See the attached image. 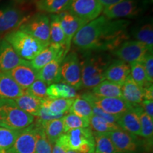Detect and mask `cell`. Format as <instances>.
Masks as SVG:
<instances>
[{"label":"cell","instance_id":"cell-30","mask_svg":"<svg viewBox=\"0 0 153 153\" xmlns=\"http://www.w3.org/2000/svg\"><path fill=\"white\" fill-rule=\"evenodd\" d=\"M91 89V92L99 97L122 98L121 86L108 80H104Z\"/></svg>","mask_w":153,"mask_h":153},{"label":"cell","instance_id":"cell-41","mask_svg":"<svg viewBox=\"0 0 153 153\" xmlns=\"http://www.w3.org/2000/svg\"><path fill=\"white\" fill-rule=\"evenodd\" d=\"M145 72H146L147 80L148 82H153V55L152 53L148 52L143 60Z\"/></svg>","mask_w":153,"mask_h":153},{"label":"cell","instance_id":"cell-21","mask_svg":"<svg viewBox=\"0 0 153 153\" xmlns=\"http://www.w3.org/2000/svg\"><path fill=\"white\" fill-rule=\"evenodd\" d=\"M63 58L64 57H58L37 71V79L44 82L47 85L59 83L61 81L60 65Z\"/></svg>","mask_w":153,"mask_h":153},{"label":"cell","instance_id":"cell-47","mask_svg":"<svg viewBox=\"0 0 153 153\" xmlns=\"http://www.w3.org/2000/svg\"><path fill=\"white\" fill-rule=\"evenodd\" d=\"M67 153H79V152H76V151L72 150H69V149H68V150H67Z\"/></svg>","mask_w":153,"mask_h":153},{"label":"cell","instance_id":"cell-27","mask_svg":"<svg viewBox=\"0 0 153 153\" xmlns=\"http://www.w3.org/2000/svg\"><path fill=\"white\" fill-rule=\"evenodd\" d=\"M72 0H38L36 8L42 13L58 14L68 11Z\"/></svg>","mask_w":153,"mask_h":153},{"label":"cell","instance_id":"cell-3","mask_svg":"<svg viewBox=\"0 0 153 153\" xmlns=\"http://www.w3.org/2000/svg\"><path fill=\"white\" fill-rule=\"evenodd\" d=\"M7 41L12 46L21 58L30 61L47 47L39 40L20 29L9 32L5 36Z\"/></svg>","mask_w":153,"mask_h":153},{"label":"cell","instance_id":"cell-1","mask_svg":"<svg viewBox=\"0 0 153 153\" xmlns=\"http://www.w3.org/2000/svg\"><path fill=\"white\" fill-rule=\"evenodd\" d=\"M130 24L126 19H108L99 16L78 30L72 42L84 51L112 53L129 39Z\"/></svg>","mask_w":153,"mask_h":153},{"label":"cell","instance_id":"cell-32","mask_svg":"<svg viewBox=\"0 0 153 153\" xmlns=\"http://www.w3.org/2000/svg\"><path fill=\"white\" fill-rule=\"evenodd\" d=\"M135 108L138 114L140 121V136L152 143L153 118L145 114L140 105H135Z\"/></svg>","mask_w":153,"mask_h":153},{"label":"cell","instance_id":"cell-15","mask_svg":"<svg viewBox=\"0 0 153 153\" xmlns=\"http://www.w3.org/2000/svg\"><path fill=\"white\" fill-rule=\"evenodd\" d=\"M38 124L36 122L21 130L12 150L16 153H36Z\"/></svg>","mask_w":153,"mask_h":153},{"label":"cell","instance_id":"cell-19","mask_svg":"<svg viewBox=\"0 0 153 153\" xmlns=\"http://www.w3.org/2000/svg\"><path fill=\"white\" fill-rule=\"evenodd\" d=\"M130 74H131V68L127 62L118 59V60H111V62L108 65L105 73V78L108 81L122 86Z\"/></svg>","mask_w":153,"mask_h":153},{"label":"cell","instance_id":"cell-48","mask_svg":"<svg viewBox=\"0 0 153 153\" xmlns=\"http://www.w3.org/2000/svg\"><path fill=\"white\" fill-rule=\"evenodd\" d=\"M5 153H16V152H15L11 148V149H9V150H7V152H5Z\"/></svg>","mask_w":153,"mask_h":153},{"label":"cell","instance_id":"cell-49","mask_svg":"<svg viewBox=\"0 0 153 153\" xmlns=\"http://www.w3.org/2000/svg\"><path fill=\"white\" fill-rule=\"evenodd\" d=\"M0 126H1V121H0Z\"/></svg>","mask_w":153,"mask_h":153},{"label":"cell","instance_id":"cell-36","mask_svg":"<svg viewBox=\"0 0 153 153\" xmlns=\"http://www.w3.org/2000/svg\"><path fill=\"white\" fill-rule=\"evenodd\" d=\"M62 120L65 133L71 130L89 127V119L82 118L72 113L65 115L62 117Z\"/></svg>","mask_w":153,"mask_h":153},{"label":"cell","instance_id":"cell-33","mask_svg":"<svg viewBox=\"0 0 153 153\" xmlns=\"http://www.w3.org/2000/svg\"><path fill=\"white\" fill-rule=\"evenodd\" d=\"M95 140V153H118L108 133L93 132Z\"/></svg>","mask_w":153,"mask_h":153},{"label":"cell","instance_id":"cell-34","mask_svg":"<svg viewBox=\"0 0 153 153\" xmlns=\"http://www.w3.org/2000/svg\"><path fill=\"white\" fill-rule=\"evenodd\" d=\"M21 130H14L0 126V153L12 148Z\"/></svg>","mask_w":153,"mask_h":153},{"label":"cell","instance_id":"cell-23","mask_svg":"<svg viewBox=\"0 0 153 153\" xmlns=\"http://www.w3.org/2000/svg\"><path fill=\"white\" fill-rule=\"evenodd\" d=\"M122 99L132 105H140L144 100L143 88L135 83L131 74L121 86Z\"/></svg>","mask_w":153,"mask_h":153},{"label":"cell","instance_id":"cell-11","mask_svg":"<svg viewBox=\"0 0 153 153\" xmlns=\"http://www.w3.org/2000/svg\"><path fill=\"white\" fill-rule=\"evenodd\" d=\"M149 51L148 47L136 40H127L112 52L120 60L127 63L143 62Z\"/></svg>","mask_w":153,"mask_h":153},{"label":"cell","instance_id":"cell-39","mask_svg":"<svg viewBox=\"0 0 153 153\" xmlns=\"http://www.w3.org/2000/svg\"><path fill=\"white\" fill-rule=\"evenodd\" d=\"M131 76L133 79L141 87H143L148 83L145 70L142 62H134L130 63Z\"/></svg>","mask_w":153,"mask_h":153},{"label":"cell","instance_id":"cell-16","mask_svg":"<svg viewBox=\"0 0 153 153\" xmlns=\"http://www.w3.org/2000/svg\"><path fill=\"white\" fill-rule=\"evenodd\" d=\"M66 55L65 48L51 43L41 53H38L33 60H30V64L34 70L38 71L45 65L48 64L58 57H65Z\"/></svg>","mask_w":153,"mask_h":153},{"label":"cell","instance_id":"cell-44","mask_svg":"<svg viewBox=\"0 0 153 153\" xmlns=\"http://www.w3.org/2000/svg\"><path fill=\"white\" fill-rule=\"evenodd\" d=\"M143 90V97L145 100H153V86L152 83L148 82L142 87Z\"/></svg>","mask_w":153,"mask_h":153},{"label":"cell","instance_id":"cell-46","mask_svg":"<svg viewBox=\"0 0 153 153\" xmlns=\"http://www.w3.org/2000/svg\"><path fill=\"white\" fill-rule=\"evenodd\" d=\"M99 1L101 4V5L105 8V7L119 3L120 1H123V0H99Z\"/></svg>","mask_w":153,"mask_h":153},{"label":"cell","instance_id":"cell-29","mask_svg":"<svg viewBox=\"0 0 153 153\" xmlns=\"http://www.w3.org/2000/svg\"><path fill=\"white\" fill-rule=\"evenodd\" d=\"M38 120L41 123L47 138L53 145L55 144L57 140L65 133L62 118L47 121Z\"/></svg>","mask_w":153,"mask_h":153},{"label":"cell","instance_id":"cell-35","mask_svg":"<svg viewBox=\"0 0 153 153\" xmlns=\"http://www.w3.org/2000/svg\"><path fill=\"white\" fill-rule=\"evenodd\" d=\"M69 112L89 120L93 116L91 104L82 97H76L74 99Z\"/></svg>","mask_w":153,"mask_h":153},{"label":"cell","instance_id":"cell-10","mask_svg":"<svg viewBox=\"0 0 153 153\" xmlns=\"http://www.w3.org/2000/svg\"><path fill=\"white\" fill-rule=\"evenodd\" d=\"M108 133L118 153H143L146 145L137 135L122 129Z\"/></svg>","mask_w":153,"mask_h":153},{"label":"cell","instance_id":"cell-45","mask_svg":"<svg viewBox=\"0 0 153 153\" xmlns=\"http://www.w3.org/2000/svg\"><path fill=\"white\" fill-rule=\"evenodd\" d=\"M52 153H67V150L64 147H62V145L55 143L53 145Z\"/></svg>","mask_w":153,"mask_h":153},{"label":"cell","instance_id":"cell-8","mask_svg":"<svg viewBox=\"0 0 153 153\" xmlns=\"http://www.w3.org/2000/svg\"><path fill=\"white\" fill-rule=\"evenodd\" d=\"M19 29L26 32L47 46L51 44L50 17L45 13H38L29 16Z\"/></svg>","mask_w":153,"mask_h":153},{"label":"cell","instance_id":"cell-42","mask_svg":"<svg viewBox=\"0 0 153 153\" xmlns=\"http://www.w3.org/2000/svg\"><path fill=\"white\" fill-rule=\"evenodd\" d=\"M91 108H92L93 115H95V116H99V117L103 118V119L108 121V123L117 124V121L119 116H114V115L108 114V113L104 111L102 109L98 108V107L94 106V105H91Z\"/></svg>","mask_w":153,"mask_h":153},{"label":"cell","instance_id":"cell-17","mask_svg":"<svg viewBox=\"0 0 153 153\" xmlns=\"http://www.w3.org/2000/svg\"><path fill=\"white\" fill-rule=\"evenodd\" d=\"M28 62L17 55L12 46L5 40L0 41V71L8 72L19 65Z\"/></svg>","mask_w":153,"mask_h":153},{"label":"cell","instance_id":"cell-2","mask_svg":"<svg viewBox=\"0 0 153 153\" xmlns=\"http://www.w3.org/2000/svg\"><path fill=\"white\" fill-rule=\"evenodd\" d=\"M111 62V57L109 54L86 51L80 60L82 87L92 89L106 79L105 73Z\"/></svg>","mask_w":153,"mask_h":153},{"label":"cell","instance_id":"cell-4","mask_svg":"<svg viewBox=\"0 0 153 153\" xmlns=\"http://www.w3.org/2000/svg\"><path fill=\"white\" fill-rule=\"evenodd\" d=\"M0 121L2 127L22 130L31 125L35 117L20 109L13 99L0 98Z\"/></svg>","mask_w":153,"mask_h":153},{"label":"cell","instance_id":"cell-43","mask_svg":"<svg viewBox=\"0 0 153 153\" xmlns=\"http://www.w3.org/2000/svg\"><path fill=\"white\" fill-rule=\"evenodd\" d=\"M140 106L142 107L144 112L150 117L153 118V100H143Z\"/></svg>","mask_w":153,"mask_h":153},{"label":"cell","instance_id":"cell-12","mask_svg":"<svg viewBox=\"0 0 153 153\" xmlns=\"http://www.w3.org/2000/svg\"><path fill=\"white\" fill-rule=\"evenodd\" d=\"M104 7L99 0H72L68 11L78 18L89 22L98 18Z\"/></svg>","mask_w":153,"mask_h":153},{"label":"cell","instance_id":"cell-24","mask_svg":"<svg viewBox=\"0 0 153 153\" xmlns=\"http://www.w3.org/2000/svg\"><path fill=\"white\" fill-rule=\"evenodd\" d=\"M135 40L145 44L150 53L153 51V26L152 21H145L135 25L131 30Z\"/></svg>","mask_w":153,"mask_h":153},{"label":"cell","instance_id":"cell-7","mask_svg":"<svg viewBox=\"0 0 153 153\" xmlns=\"http://www.w3.org/2000/svg\"><path fill=\"white\" fill-rule=\"evenodd\" d=\"M61 81L75 89L82 87L81 65L79 55L75 51L69 52L62 59L60 65Z\"/></svg>","mask_w":153,"mask_h":153},{"label":"cell","instance_id":"cell-26","mask_svg":"<svg viewBox=\"0 0 153 153\" xmlns=\"http://www.w3.org/2000/svg\"><path fill=\"white\" fill-rule=\"evenodd\" d=\"M74 99H43L42 106L45 107L54 116H65L70 111Z\"/></svg>","mask_w":153,"mask_h":153},{"label":"cell","instance_id":"cell-6","mask_svg":"<svg viewBox=\"0 0 153 153\" xmlns=\"http://www.w3.org/2000/svg\"><path fill=\"white\" fill-rule=\"evenodd\" d=\"M148 4L147 0H123L104 8L103 16L108 19H135L144 12Z\"/></svg>","mask_w":153,"mask_h":153},{"label":"cell","instance_id":"cell-31","mask_svg":"<svg viewBox=\"0 0 153 153\" xmlns=\"http://www.w3.org/2000/svg\"><path fill=\"white\" fill-rule=\"evenodd\" d=\"M50 38L51 43L66 48L65 36L61 26L58 14H51L50 16Z\"/></svg>","mask_w":153,"mask_h":153},{"label":"cell","instance_id":"cell-25","mask_svg":"<svg viewBox=\"0 0 153 153\" xmlns=\"http://www.w3.org/2000/svg\"><path fill=\"white\" fill-rule=\"evenodd\" d=\"M13 101L20 109L32 115L34 117L38 116L43 102V99L33 97L26 91L24 94L13 99Z\"/></svg>","mask_w":153,"mask_h":153},{"label":"cell","instance_id":"cell-14","mask_svg":"<svg viewBox=\"0 0 153 153\" xmlns=\"http://www.w3.org/2000/svg\"><path fill=\"white\" fill-rule=\"evenodd\" d=\"M61 26L65 36V45L66 52H70L71 42L74 36L77 33L78 30L85 26L87 23V21L78 18L74 15L72 14L68 11H65L58 14Z\"/></svg>","mask_w":153,"mask_h":153},{"label":"cell","instance_id":"cell-9","mask_svg":"<svg viewBox=\"0 0 153 153\" xmlns=\"http://www.w3.org/2000/svg\"><path fill=\"white\" fill-rule=\"evenodd\" d=\"M82 98L87 100L91 105H94L104 111L116 116H120L133 106L122 98L99 97L94 94L91 91L83 94Z\"/></svg>","mask_w":153,"mask_h":153},{"label":"cell","instance_id":"cell-18","mask_svg":"<svg viewBox=\"0 0 153 153\" xmlns=\"http://www.w3.org/2000/svg\"><path fill=\"white\" fill-rule=\"evenodd\" d=\"M8 74L24 90H26L37 79V71L30 65V61L19 65Z\"/></svg>","mask_w":153,"mask_h":153},{"label":"cell","instance_id":"cell-13","mask_svg":"<svg viewBox=\"0 0 153 153\" xmlns=\"http://www.w3.org/2000/svg\"><path fill=\"white\" fill-rule=\"evenodd\" d=\"M20 9L8 7L0 9V33L11 32L19 28L29 18Z\"/></svg>","mask_w":153,"mask_h":153},{"label":"cell","instance_id":"cell-37","mask_svg":"<svg viewBox=\"0 0 153 153\" xmlns=\"http://www.w3.org/2000/svg\"><path fill=\"white\" fill-rule=\"evenodd\" d=\"M89 128L95 133H109L120 129L118 124L108 123L99 116L93 115L89 119Z\"/></svg>","mask_w":153,"mask_h":153},{"label":"cell","instance_id":"cell-28","mask_svg":"<svg viewBox=\"0 0 153 153\" xmlns=\"http://www.w3.org/2000/svg\"><path fill=\"white\" fill-rule=\"evenodd\" d=\"M47 97L50 99H74L77 97L76 89L63 82L51 85L47 89Z\"/></svg>","mask_w":153,"mask_h":153},{"label":"cell","instance_id":"cell-5","mask_svg":"<svg viewBox=\"0 0 153 153\" xmlns=\"http://www.w3.org/2000/svg\"><path fill=\"white\" fill-rule=\"evenodd\" d=\"M55 143L66 150H72L79 153H95V140L90 128L71 130L59 137Z\"/></svg>","mask_w":153,"mask_h":153},{"label":"cell","instance_id":"cell-20","mask_svg":"<svg viewBox=\"0 0 153 153\" xmlns=\"http://www.w3.org/2000/svg\"><path fill=\"white\" fill-rule=\"evenodd\" d=\"M117 124L120 129L133 135L140 136V121L135 105L118 118Z\"/></svg>","mask_w":153,"mask_h":153},{"label":"cell","instance_id":"cell-38","mask_svg":"<svg viewBox=\"0 0 153 153\" xmlns=\"http://www.w3.org/2000/svg\"><path fill=\"white\" fill-rule=\"evenodd\" d=\"M36 122L38 124L36 153H52L53 145L47 138L41 123L37 119Z\"/></svg>","mask_w":153,"mask_h":153},{"label":"cell","instance_id":"cell-40","mask_svg":"<svg viewBox=\"0 0 153 153\" xmlns=\"http://www.w3.org/2000/svg\"><path fill=\"white\" fill-rule=\"evenodd\" d=\"M47 89L48 85L46 84L37 79L25 91L38 99H44L48 97Z\"/></svg>","mask_w":153,"mask_h":153},{"label":"cell","instance_id":"cell-22","mask_svg":"<svg viewBox=\"0 0 153 153\" xmlns=\"http://www.w3.org/2000/svg\"><path fill=\"white\" fill-rule=\"evenodd\" d=\"M24 92L25 90L19 87L8 72L0 71V98L14 99Z\"/></svg>","mask_w":153,"mask_h":153}]
</instances>
